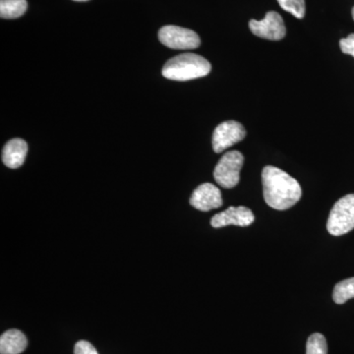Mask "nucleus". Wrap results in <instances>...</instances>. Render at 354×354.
<instances>
[{"label":"nucleus","instance_id":"20e7f679","mask_svg":"<svg viewBox=\"0 0 354 354\" xmlns=\"http://www.w3.org/2000/svg\"><path fill=\"white\" fill-rule=\"evenodd\" d=\"M243 162V155L239 151L225 153L216 165L215 171H214L216 183L225 189L235 187L241 179V171Z\"/></svg>","mask_w":354,"mask_h":354},{"label":"nucleus","instance_id":"0eeeda50","mask_svg":"<svg viewBox=\"0 0 354 354\" xmlns=\"http://www.w3.org/2000/svg\"><path fill=\"white\" fill-rule=\"evenodd\" d=\"M249 28L255 36L270 41H281L286 34L283 17L274 11L268 12L263 20H251Z\"/></svg>","mask_w":354,"mask_h":354},{"label":"nucleus","instance_id":"39448f33","mask_svg":"<svg viewBox=\"0 0 354 354\" xmlns=\"http://www.w3.org/2000/svg\"><path fill=\"white\" fill-rule=\"evenodd\" d=\"M160 43L172 50H194L201 44L197 32L178 26H165L158 32Z\"/></svg>","mask_w":354,"mask_h":354},{"label":"nucleus","instance_id":"f257e3e1","mask_svg":"<svg viewBox=\"0 0 354 354\" xmlns=\"http://www.w3.org/2000/svg\"><path fill=\"white\" fill-rule=\"evenodd\" d=\"M263 192L268 206L285 211L301 198V186L297 179L278 167L268 165L262 172Z\"/></svg>","mask_w":354,"mask_h":354},{"label":"nucleus","instance_id":"a211bd4d","mask_svg":"<svg viewBox=\"0 0 354 354\" xmlns=\"http://www.w3.org/2000/svg\"><path fill=\"white\" fill-rule=\"evenodd\" d=\"M74 1L82 2V1H88V0H74Z\"/></svg>","mask_w":354,"mask_h":354},{"label":"nucleus","instance_id":"1a4fd4ad","mask_svg":"<svg viewBox=\"0 0 354 354\" xmlns=\"http://www.w3.org/2000/svg\"><path fill=\"white\" fill-rule=\"evenodd\" d=\"M191 206L202 212L218 209L223 205L221 190L212 183L198 186L190 198Z\"/></svg>","mask_w":354,"mask_h":354},{"label":"nucleus","instance_id":"2eb2a0df","mask_svg":"<svg viewBox=\"0 0 354 354\" xmlns=\"http://www.w3.org/2000/svg\"><path fill=\"white\" fill-rule=\"evenodd\" d=\"M279 6L286 12L292 14L298 19L305 16V0H278Z\"/></svg>","mask_w":354,"mask_h":354},{"label":"nucleus","instance_id":"6ab92c4d","mask_svg":"<svg viewBox=\"0 0 354 354\" xmlns=\"http://www.w3.org/2000/svg\"><path fill=\"white\" fill-rule=\"evenodd\" d=\"M353 20H354V7L353 8Z\"/></svg>","mask_w":354,"mask_h":354},{"label":"nucleus","instance_id":"f3484780","mask_svg":"<svg viewBox=\"0 0 354 354\" xmlns=\"http://www.w3.org/2000/svg\"><path fill=\"white\" fill-rule=\"evenodd\" d=\"M339 46H341L342 53L353 55L354 57V34H351L346 38L342 39L339 41Z\"/></svg>","mask_w":354,"mask_h":354},{"label":"nucleus","instance_id":"7ed1b4c3","mask_svg":"<svg viewBox=\"0 0 354 354\" xmlns=\"http://www.w3.org/2000/svg\"><path fill=\"white\" fill-rule=\"evenodd\" d=\"M328 232L341 236L354 228V194L341 198L333 207L327 223Z\"/></svg>","mask_w":354,"mask_h":354},{"label":"nucleus","instance_id":"9b49d317","mask_svg":"<svg viewBox=\"0 0 354 354\" xmlns=\"http://www.w3.org/2000/svg\"><path fill=\"white\" fill-rule=\"evenodd\" d=\"M27 346V337L19 330H6L0 337V354H20Z\"/></svg>","mask_w":354,"mask_h":354},{"label":"nucleus","instance_id":"4468645a","mask_svg":"<svg viewBox=\"0 0 354 354\" xmlns=\"http://www.w3.org/2000/svg\"><path fill=\"white\" fill-rule=\"evenodd\" d=\"M306 354H328V344L322 334L310 335L306 344Z\"/></svg>","mask_w":354,"mask_h":354},{"label":"nucleus","instance_id":"f8f14e48","mask_svg":"<svg viewBox=\"0 0 354 354\" xmlns=\"http://www.w3.org/2000/svg\"><path fill=\"white\" fill-rule=\"evenodd\" d=\"M26 0H0V16L3 19H16L27 11Z\"/></svg>","mask_w":354,"mask_h":354},{"label":"nucleus","instance_id":"f03ea898","mask_svg":"<svg viewBox=\"0 0 354 354\" xmlns=\"http://www.w3.org/2000/svg\"><path fill=\"white\" fill-rule=\"evenodd\" d=\"M211 64L196 53H183L172 57L162 68L165 78L174 81H189L208 75Z\"/></svg>","mask_w":354,"mask_h":354},{"label":"nucleus","instance_id":"dca6fc26","mask_svg":"<svg viewBox=\"0 0 354 354\" xmlns=\"http://www.w3.org/2000/svg\"><path fill=\"white\" fill-rule=\"evenodd\" d=\"M74 354H99V353L90 342L79 341L74 346Z\"/></svg>","mask_w":354,"mask_h":354},{"label":"nucleus","instance_id":"423d86ee","mask_svg":"<svg viewBox=\"0 0 354 354\" xmlns=\"http://www.w3.org/2000/svg\"><path fill=\"white\" fill-rule=\"evenodd\" d=\"M246 136V130L241 123L237 121H225L216 127L213 133L212 144L215 153H220L230 147L242 141Z\"/></svg>","mask_w":354,"mask_h":354},{"label":"nucleus","instance_id":"9d476101","mask_svg":"<svg viewBox=\"0 0 354 354\" xmlns=\"http://www.w3.org/2000/svg\"><path fill=\"white\" fill-rule=\"evenodd\" d=\"M27 153L28 145L24 140H10L7 142L2 151V162L9 169H18L24 164Z\"/></svg>","mask_w":354,"mask_h":354},{"label":"nucleus","instance_id":"ddd939ff","mask_svg":"<svg viewBox=\"0 0 354 354\" xmlns=\"http://www.w3.org/2000/svg\"><path fill=\"white\" fill-rule=\"evenodd\" d=\"M351 298H354V278L344 279L335 285L333 292L335 304H346Z\"/></svg>","mask_w":354,"mask_h":354},{"label":"nucleus","instance_id":"6e6552de","mask_svg":"<svg viewBox=\"0 0 354 354\" xmlns=\"http://www.w3.org/2000/svg\"><path fill=\"white\" fill-rule=\"evenodd\" d=\"M255 221V216L250 209L246 207H230L225 211L216 214L212 218V227L221 228L234 225L237 227H249Z\"/></svg>","mask_w":354,"mask_h":354}]
</instances>
